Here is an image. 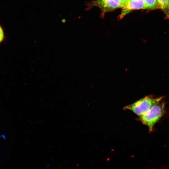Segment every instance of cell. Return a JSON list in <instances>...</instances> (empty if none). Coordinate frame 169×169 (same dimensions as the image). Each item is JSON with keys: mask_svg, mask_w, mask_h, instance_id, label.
<instances>
[{"mask_svg": "<svg viewBox=\"0 0 169 169\" xmlns=\"http://www.w3.org/2000/svg\"><path fill=\"white\" fill-rule=\"evenodd\" d=\"M163 98L161 97L154 98L149 96H146L125 106L123 109L130 110L140 117L154 105L160 102Z\"/></svg>", "mask_w": 169, "mask_h": 169, "instance_id": "1", "label": "cell"}, {"mask_svg": "<svg viewBox=\"0 0 169 169\" xmlns=\"http://www.w3.org/2000/svg\"><path fill=\"white\" fill-rule=\"evenodd\" d=\"M165 105L164 103L160 102L140 117L141 121L148 127L150 131H152L155 124L164 113Z\"/></svg>", "mask_w": 169, "mask_h": 169, "instance_id": "2", "label": "cell"}, {"mask_svg": "<svg viewBox=\"0 0 169 169\" xmlns=\"http://www.w3.org/2000/svg\"><path fill=\"white\" fill-rule=\"evenodd\" d=\"M124 3L123 0H97L87 4L86 9H89L93 6H97L103 12L105 13L122 8Z\"/></svg>", "mask_w": 169, "mask_h": 169, "instance_id": "3", "label": "cell"}, {"mask_svg": "<svg viewBox=\"0 0 169 169\" xmlns=\"http://www.w3.org/2000/svg\"><path fill=\"white\" fill-rule=\"evenodd\" d=\"M122 8L123 16L131 10L145 9V3L144 0H127Z\"/></svg>", "mask_w": 169, "mask_h": 169, "instance_id": "4", "label": "cell"}, {"mask_svg": "<svg viewBox=\"0 0 169 169\" xmlns=\"http://www.w3.org/2000/svg\"><path fill=\"white\" fill-rule=\"evenodd\" d=\"M159 7L169 17V0H157Z\"/></svg>", "mask_w": 169, "mask_h": 169, "instance_id": "5", "label": "cell"}, {"mask_svg": "<svg viewBox=\"0 0 169 169\" xmlns=\"http://www.w3.org/2000/svg\"><path fill=\"white\" fill-rule=\"evenodd\" d=\"M145 4V9H153L159 7L157 0H144Z\"/></svg>", "mask_w": 169, "mask_h": 169, "instance_id": "6", "label": "cell"}, {"mask_svg": "<svg viewBox=\"0 0 169 169\" xmlns=\"http://www.w3.org/2000/svg\"><path fill=\"white\" fill-rule=\"evenodd\" d=\"M7 38L4 27L0 23V45L5 43Z\"/></svg>", "mask_w": 169, "mask_h": 169, "instance_id": "7", "label": "cell"}, {"mask_svg": "<svg viewBox=\"0 0 169 169\" xmlns=\"http://www.w3.org/2000/svg\"><path fill=\"white\" fill-rule=\"evenodd\" d=\"M1 137H3V138L4 139H6V136L4 134H3L1 136H0V138Z\"/></svg>", "mask_w": 169, "mask_h": 169, "instance_id": "8", "label": "cell"}, {"mask_svg": "<svg viewBox=\"0 0 169 169\" xmlns=\"http://www.w3.org/2000/svg\"><path fill=\"white\" fill-rule=\"evenodd\" d=\"M66 22V20L65 19H63L62 20V22L63 23H65Z\"/></svg>", "mask_w": 169, "mask_h": 169, "instance_id": "9", "label": "cell"}, {"mask_svg": "<svg viewBox=\"0 0 169 169\" xmlns=\"http://www.w3.org/2000/svg\"><path fill=\"white\" fill-rule=\"evenodd\" d=\"M127 0H123V1L125 3Z\"/></svg>", "mask_w": 169, "mask_h": 169, "instance_id": "10", "label": "cell"}]
</instances>
